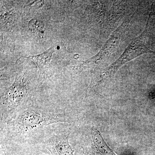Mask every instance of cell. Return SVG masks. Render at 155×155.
Instances as JSON below:
<instances>
[{
    "instance_id": "cell-3",
    "label": "cell",
    "mask_w": 155,
    "mask_h": 155,
    "mask_svg": "<svg viewBox=\"0 0 155 155\" xmlns=\"http://www.w3.org/2000/svg\"><path fill=\"white\" fill-rule=\"evenodd\" d=\"M69 132L54 134L47 140V149L51 155H74L69 143Z\"/></svg>"
},
{
    "instance_id": "cell-4",
    "label": "cell",
    "mask_w": 155,
    "mask_h": 155,
    "mask_svg": "<svg viewBox=\"0 0 155 155\" xmlns=\"http://www.w3.org/2000/svg\"><path fill=\"white\" fill-rule=\"evenodd\" d=\"M92 148L95 155H117L107 144L101 132L96 127L91 130Z\"/></svg>"
},
{
    "instance_id": "cell-2",
    "label": "cell",
    "mask_w": 155,
    "mask_h": 155,
    "mask_svg": "<svg viewBox=\"0 0 155 155\" xmlns=\"http://www.w3.org/2000/svg\"><path fill=\"white\" fill-rule=\"evenodd\" d=\"M143 33L144 32L136 39L125 50L120 58L110 68L106 69L105 71L100 73L99 75L94 78L93 81L94 86L98 85L104 81L113 77L120 67L128 61L142 54L152 52L145 45L144 33Z\"/></svg>"
},
{
    "instance_id": "cell-1",
    "label": "cell",
    "mask_w": 155,
    "mask_h": 155,
    "mask_svg": "<svg viewBox=\"0 0 155 155\" xmlns=\"http://www.w3.org/2000/svg\"><path fill=\"white\" fill-rule=\"evenodd\" d=\"M68 121L67 113L50 112L30 106L7 121V130L12 136L22 137L54 123Z\"/></svg>"
},
{
    "instance_id": "cell-5",
    "label": "cell",
    "mask_w": 155,
    "mask_h": 155,
    "mask_svg": "<svg viewBox=\"0 0 155 155\" xmlns=\"http://www.w3.org/2000/svg\"><path fill=\"white\" fill-rule=\"evenodd\" d=\"M28 28L33 32L41 31L44 27L43 23L38 19L31 20L28 24Z\"/></svg>"
}]
</instances>
